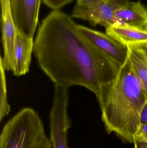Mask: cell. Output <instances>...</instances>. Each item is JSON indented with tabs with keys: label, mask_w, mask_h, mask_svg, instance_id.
I'll list each match as a JSON object with an SVG mask.
<instances>
[{
	"label": "cell",
	"mask_w": 147,
	"mask_h": 148,
	"mask_svg": "<svg viewBox=\"0 0 147 148\" xmlns=\"http://www.w3.org/2000/svg\"><path fill=\"white\" fill-rule=\"evenodd\" d=\"M33 53L55 85L82 86L98 99L121 67L98 50L71 16L59 10L51 11L40 25Z\"/></svg>",
	"instance_id": "6da1fadb"
},
{
	"label": "cell",
	"mask_w": 147,
	"mask_h": 148,
	"mask_svg": "<svg viewBox=\"0 0 147 148\" xmlns=\"http://www.w3.org/2000/svg\"><path fill=\"white\" fill-rule=\"evenodd\" d=\"M133 143H134L135 148H147V143L146 142L134 140Z\"/></svg>",
	"instance_id": "ac0fdd59"
},
{
	"label": "cell",
	"mask_w": 147,
	"mask_h": 148,
	"mask_svg": "<svg viewBox=\"0 0 147 148\" xmlns=\"http://www.w3.org/2000/svg\"><path fill=\"white\" fill-rule=\"evenodd\" d=\"M141 123L147 124V102L144 106L141 116Z\"/></svg>",
	"instance_id": "e0dca14e"
},
{
	"label": "cell",
	"mask_w": 147,
	"mask_h": 148,
	"mask_svg": "<svg viewBox=\"0 0 147 148\" xmlns=\"http://www.w3.org/2000/svg\"><path fill=\"white\" fill-rule=\"evenodd\" d=\"M109 1L110 0H77L76 5L82 8H88Z\"/></svg>",
	"instance_id": "2e32d148"
},
{
	"label": "cell",
	"mask_w": 147,
	"mask_h": 148,
	"mask_svg": "<svg viewBox=\"0 0 147 148\" xmlns=\"http://www.w3.org/2000/svg\"><path fill=\"white\" fill-rule=\"evenodd\" d=\"M127 47L130 65L147 95V45Z\"/></svg>",
	"instance_id": "7c38bea8"
},
{
	"label": "cell",
	"mask_w": 147,
	"mask_h": 148,
	"mask_svg": "<svg viewBox=\"0 0 147 148\" xmlns=\"http://www.w3.org/2000/svg\"><path fill=\"white\" fill-rule=\"evenodd\" d=\"M98 100L107 133H115L124 141L133 143L147 95L128 58L114 80L103 88Z\"/></svg>",
	"instance_id": "7a4b0ae2"
},
{
	"label": "cell",
	"mask_w": 147,
	"mask_h": 148,
	"mask_svg": "<svg viewBox=\"0 0 147 148\" xmlns=\"http://www.w3.org/2000/svg\"><path fill=\"white\" fill-rule=\"evenodd\" d=\"M73 0H43L46 6L54 10H58Z\"/></svg>",
	"instance_id": "5bb4252c"
},
{
	"label": "cell",
	"mask_w": 147,
	"mask_h": 148,
	"mask_svg": "<svg viewBox=\"0 0 147 148\" xmlns=\"http://www.w3.org/2000/svg\"><path fill=\"white\" fill-rule=\"evenodd\" d=\"M78 28L84 37L102 53L121 66L128 57L127 46L100 31L78 25Z\"/></svg>",
	"instance_id": "52a82bcc"
},
{
	"label": "cell",
	"mask_w": 147,
	"mask_h": 148,
	"mask_svg": "<svg viewBox=\"0 0 147 148\" xmlns=\"http://www.w3.org/2000/svg\"><path fill=\"white\" fill-rule=\"evenodd\" d=\"M1 8L2 42L3 62L6 66L14 63L15 44L16 30L10 9L9 0H0Z\"/></svg>",
	"instance_id": "ba28073f"
},
{
	"label": "cell",
	"mask_w": 147,
	"mask_h": 148,
	"mask_svg": "<svg viewBox=\"0 0 147 148\" xmlns=\"http://www.w3.org/2000/svg\"><path fill=\"white\" fill-rule=\"evenodd\" d=\"M106 34L127 47L147 45V27H140L116 22L106 28Z\"/></svg>",
	"instance_id": "9c48e42d"
},
{
	"label": "cell",
	"mask_w": 147,
	"mask_h": 148,
	"mask_svg": "<svg viewBox=\"0 0 147 148\" xmlns=\"http://www.w3.org/2000/svg\"><path fill=\"white\" fill-rule=\"evenodd\" d=\"M129 2V0H110L88 8L75 5L72 16L88 21L94 27L100 25L108 27L116 22L115 15L117 10Z\"/></svg>",
	"instance_id": "8992f818"
},
{
	"label": "cell",
	"mask_w": 147,
	"mask_h": 148,
	"mask_svg": "<svg viewBox=\"0 0 147 148\" xmlns=\"http://www.w3.org/2000/svg\"><path fill=\"white\" fill-rule=\"evenodd\" d=\"M134 140L147 143V124H141L139 130L135 136Z\"/></svg>",
	"instance_id": "9a60e30c"
},
{
	"label": "cell",
	"mask_w": 147,
	"mask_h": 148,
	"mask_svg": "<svg viewBox=\"0 0 147 148\" xmlns=\"http://www.w3.org/2000/svg\"><path fill=\"white\" fill-rule=\"evenodd\" d=\"M69 97V88L55 85L49 116L52 148H69L67 134L71 122L68 114Z\"/></svg>",
	"instance_id": "277c9868"
},
{
	"label": "cell",
	"mask_w": 147,
	"mask_h": 148,
	"mask_svg": "<svg viewBox=\"0 0 147 148\" xmlns=\"http://www.w3.org/2000/svg\"><path fill=\"white\" fill-rule=\"evenodd\" d=\"M33 39L24 37L16 32L14 51V66L12 71L14 75L20 76L29 71L33 50Z\"/></svg>",
	"instance_id": "30bf717a"
},
{
	"label": "cell",
	"mask_w": 147,
	"mask_h": 148,
	"mask_svg": "<svg viewBox=\"0 0 147 148\" xmlns=\"http://www.w3.org/2000/svg\"><path fill=\"white\" fill-rule=\"evenodd\" d=\"M0 148H52L43 122L31 108L20 110L3 126Z\"/></svg>",
	"instance_id": "3957f363"
},
{
	"label": "cell",
	"mask_w": 147,
	"mask_h": 148,
	"mask_svg": "<svg viewBox=\"0 0 147 148\" xmlns=\"http://www.w3.org/2000/svg\"><path fill=\"white\" fill-rule=\"evenodd\" d=\"M1 79H0V121L6 116L7 115L10 110V107L8 103L7 96V83L5 76V69L3 62L2 57L0 59Z\"/></svg>",
	"instance_id": "4fadbf2b"
},
{
	"label": "cell",
	"mask_w": 147,
	"mask_h": 148,
	"mask_svg": "<svg viewBox=\"0 0 147 148\" xmlns=\"http://www.w3.org/2000/svg\"><path fill=\"white\" fill-rule=\"evenodd\" d=\"M116 22L140 27H147V7L140 1L129 2L119 9L115 15Z\"/></svg>",
	"instance_id": "8fae6325"
},
{
	"label": "cell",
	"mask_w": 147,
	"mask_h": 148,
	"mask_svg": "<svg viewBox=\"0 0 147 148\" xmlns=\"http://www.w3.org/2000/svg\"><path fill=\"white\" fill-rule=\"evenodd\" d=\"M41 0H9L15 26L22 36L33 39L39 20Z\"/></svg>",
	"instance_id": "5b68a950"
}]
</instances>
